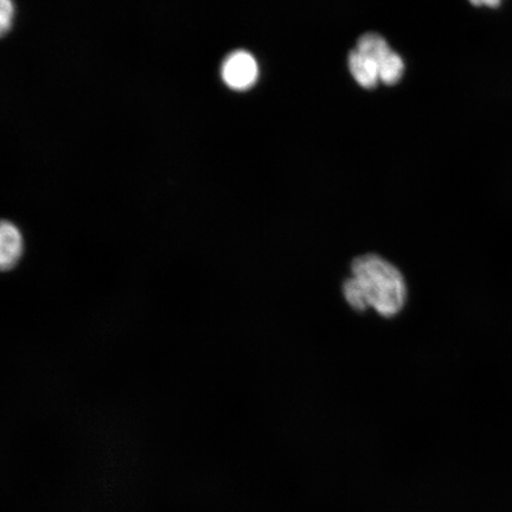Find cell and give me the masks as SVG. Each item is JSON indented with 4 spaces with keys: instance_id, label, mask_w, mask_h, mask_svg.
I'll use <instances>...</instances> for the list:
<instances>
[{
    "instance_id": "cell-3",
    "label": "cell",
    "mask_w": 512,
    "mask_h": 512,
    "mask_svg": "<svg viewBox=\"0 0 512 512\" xmlns=\"http://www.w3.org/2000/svg\"><path fill=\"white\" fill-rule=\"evenodd\" d=\"M24 242L14 223L0 221V271H9L22 258Z\"/></svg>"
},
{
    "instance_id": "cell-1",
    "label": "cell",
    "mask_w": 512,
    "mask_h": 512,
    "mask_svg": "<svg viewBox=\"0 0 512 512\" xmlns=\"http://www.w3.org/2000/svg\"><path fill=\"white\" fill-rule=\"evenodd\" d=\"M351 277L344 281V299L352 310L371 307L384 318L398 316L407 303L405 278L398 267L377 254L358 256L351 265Z\"/></svg>"
},
{
    "instance_id": "cell-2",
    "label": "cell",
    "mask_w": 512,
    "mask_h": 512,
    "mask_svg": "<svg viewBox=\"0 0 512 512\" xmlns=\"http://www.w3.org/2000/svg\"><path fill=\"white\" fill-rule=\"evenodd\" d=\"M259 67L255 57L245 49H236L226 56L221 75L229 87L246 89L258 79Z\"/></svg>"
},
{
    "instance_id": "cell-5",
    "label": "cell",
    "mask_w": 512,
    "mask_h": 512,
    "mask_svg": "<svg viewBox=\"0 0 512 512\" xmlns=\"http://www.w3.org/2000/svg\"><path fill=\"white\" fill-rule=\"evenodd\" d=\"M15 17V5L10 0H0V37L11 28Z\"/></svg>"
},
{
    "instance_id": "cell-4",
    "label": "cell",
    "mask_w": 512,
    "mask_h": 512,
    "mask_svg": "<svg viewBox=\"0 0 512 512\" xmlns=\"http://www.w3.org/2000/svg\"><path fill=\"white\" fill-rule=\"evenodd\" d=\"M349 68L354 78L364 87H374L380 80L379 66L366 54L356 48L350 50Z\"/></svg>"
},
{
    "instance_id": "cell-6",
    "label": "cell",
    "mask_w": 512,
    "mask_h": 512,
    "mask_svg": "<svg viewBox=\"0 0 512 512\" xmlns=\"http://www.w3.org/2000/svg\"><path fill=\"white\" fill-rule=\"evenodd\" d=\"M475 5H486V6H498L499 2H476V3H473Z\"/></svg>"
}]
</instances>
